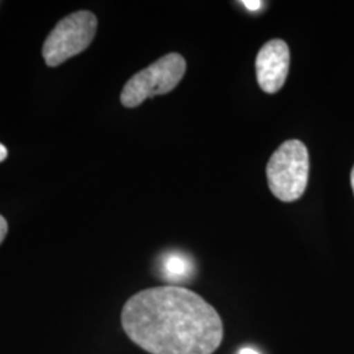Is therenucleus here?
I'll return each mask as SVG.
<instances>
[{
  "instance_id": "f257e3e1",
  "label": "nucleus",
  "mask_w": 354,
  "mask_h": 354,
  "mask_svg": "<svg viewBox=\"0 0 354 354\" xmlns=\"http://www.w3.org/2000/svg\"><path fill=\"white\" fill-rule=\"evenodd\" d=\"M121 323L127 337L151 354H212L223 339L214 307L180 286L137 292L124 306Z\"/></svg>"
},
{
  "instance_id": "f03ea898",
  "label": "nucleus",
  "mask_w": 354,
  "mask_h": 354,
  "mask_svg": "<svg viewBox=\"0 0 354 354\" xmlns=\"http://www.w3.org/2000/svg\"><path fill=\"white\" fill-rule=\"evenodd\" d=\"M310 159L304 142H283L266 165L268 184L272 193L283 203L302 197L308 183Z\"/></svg>"
},
{
  "instance_id": "7ed1b4c3",
  "label": "nucleus",
  "mask_w": 354,
  "mask_h": 354,
  "mask_svg": "<svg viewBox=\"0 0 354 354\" xmlns=\"http://www.w3.org/2000/svg\"><path fill=\"white\" fill-rule=\"evenodd\" d=\"M185 70L187 62L180 54H167L129 79L121 92L122 105L136 108L149 97L171 92L181 82Z\"/></svg>"
},
{
  "instance_id": "20e7f679",
  "label": "nucleus",
  "mask_w": 354,
  "mask_h": 354,
  "mask_svg": "<svg viewBox=\"0 0 354 354\" xmlns=\"http://www.w3.org/2000/svg\"><path fill=\"white\" fill-rule=\"evenodd\" d=\"M97 30V17L89 11L71 13L62 19L45 39L42 55L49 67H57L86 50Z\"/></svg>"
},
{
  "instance_id": "39448f33",
  "label": "nucleus",
  "mask_w": 354,
  "mask_h": 354,
  "mask_svg": "<svg viewBox=\"0 0 354 354\" xmlns=\"http://www.w3.org/2000/svg\"><path fill=\"white\" fill-rule=\"evenodd\" d=\"M290 50L285 41L270 39L260 49L256 58V75L261 89L276 93L283 87L289 74Z\"/></svg>"
},
{
  "instance_id": "423d86ee",
  "label": "nucleus",
  "mask_w": 354,
  "mask_h": 354,
  "mask_svg": "<svg viewBox=\"0 0 354 354\" xmlns=\"http://www.w3.org/2000/svg\"><path fill=\"white\" fill-rule=\"evenodd\" d=\"M165 270L167 277L180 279L189 272V263L181 256H168L165 259Z\"/></svg>"
},
{
  "instance_id": "0eeeda50",
  "label": "nucleus",
  "mask_w": 354,
  "mask_h": 354,
  "mask_svg": "<svg viewBox=\"0 0 354 354\" xmlns=\"http://www.w3.org/2000/svg\"><path fill=\"white\" fill-rule=\"evenodd\" d=\"M8 232V223L6 221V218L3 215H0V244L4 241V238L7 236Z\"/></svg>"
},
{
  "instance_id": "6e6552de",
  "label": "nucleus",
  "mask_w": 354,
  "mask_h": 354,
  "mask_svg": "<svg viewBox=\"0 0 354 354\" xmlns=\"http://www.w3.org/2000/svg\"><path fill=\"white\" fill-rule=\"evenodd\" d=\"M241 3H243V6H244L245 8H248V10H251V11H257V10H260V8L263 7V1H260V0H257V1L244 0V1H241Z\"/></svg>"
},
{
  "instance_id": "1a4fd4ad",
  "label": "nucleus",
  "mask_w": 354,
  "mask_h": 354,
  "mask_svg": "<svg viewBox=\"0 0 354 354\" xmlns=\"http://www.w3.org/2000/svg\"><path fill=\"white\" fill-rule=\"evenodd\" d=\"M7 155H8V150H7V147H6L4 145H1V143H0V162H3V160L7 158Z\"/></svg>"
},
{
  "instance_id": "9d476101",
  "label": "nucleus",
  "mask_w": 354,
  "mask_h": 354,
  "mask_svg": "<svg viewBox=\"0 0 354 354\" xmlns=\"http://www.w3.org/2000/svg\"><path fill=\"white\" fill-rule=\"evenodd\" d=\"M239 354H260L259 352H256L254 349H251V348H244V349H241Z\"/></svg>"
},
{
  "instance_id": "9b49d317",
  "label": "nucleus",
  "mask_w": 354,
  "mask_h": 354,
  "mask_svg": "<svg viewBox=\"0 0 354 354\" xmlns=\"http://www.w3.org/2000/svg\"><path fill=\"white\" fill-rule=\"evenodd\" d=\"M351 181H352V188H353L354 192V167L353 169H352V174H351Z\"/></svg>"
}]
</instances>
